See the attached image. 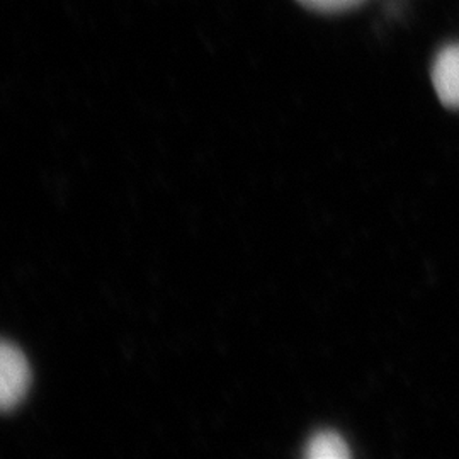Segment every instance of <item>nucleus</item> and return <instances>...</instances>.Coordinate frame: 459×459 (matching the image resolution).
<instances>
[{
    "mask_svg": "<svg viewBox=\"0 0 459 459\" xmlns=\"http://www.w3.org/2000/svg\"><path fill=\"white\" fill-rule=\"evenodd\" d=\"M31 385V368L17 345L2 342L0 347V405L14 411L24 400Z\"/></svg>",
    "mask_w": 459,
    "mask_h": 459,
    "instance_id": "f257e3e1",
    "label": "nucleus"
},
{
    "mask_svg": "<svg viewBox=\"0 0 459 459\" xmlns=\"http://www.w3.org/2000/svg\"><path fill=\"white\" fill-rule=\"evenodd\" d=\"M305 456L310 459H347L351 451L344 437L335 432H320L307 444Z\"/></svg>",
    "mask_w": 459,
    "mask_h": 459,
    "instance_id": "7ed1b4c3",
    "label": "nucleus"
},
{
    "mask_svg": "<svg viewBox=\"0 0 459 459\" xmlns=\"http://www.w3.org/2000/svg\"><path fill=\"white\" fill-rule=\"evenodd\" d=\"M307 9L316 13H344L361 5L366 0H298Z\"/></svg>",
    "mask_w": 459,
    "mask_h": 459,
    "instance_id": "20e7f679",
    "label": "nucleus"
},
{
    "mask_svg": "<svg viewBox=\"0 0 459 459\" xmlns=\"http://www.w3.org/2000/svg\"><path fill=\"white\" fill-rule=\"evenodd\" d=\"M432 83L447 108H459V45H451L436 56Z\"/></svg>",
    "mask_w": 459,
    "mask_h": 459,
    "instance_id": "f03ea898",
    "label": "nucleus"
}]
</instances>
